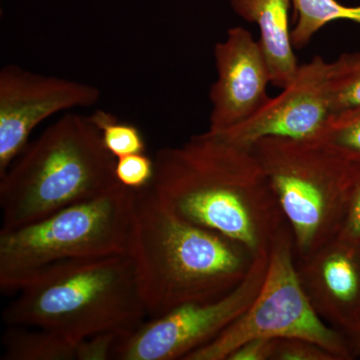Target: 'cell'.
Returning a JSON list of instances; mask_svg holds the SVG:
<instances>
[{
    "instance_id": "cell-1",
    "label": "cell",
    "mask_w": 360,
    "mask_h": 360,
    "mask_svg": "<svg viewBox=\"0 0 360 360\" xmlns=\"http://www.w3.org/2000/svg\"><path fill=\"white\" fill-rule=\"evenodd\" d=\"M148 186L161 205L189 224L226 236L253 255L269 251L288 226L251 148L215 132L161 148Z\"/></svg>"
},
{
    "instance_id": "cell-2",
    "label": "cell",
    "mask_w": 360,
    "mask_h": 360,
    "mask_svg": "<svg viewBox=\"0 0 360 360\" xmlns=\"http://www.w3.org/2000/svg\"><path fill=\"white\" fill-rule=\"evenodd\" d=\"M129 255L148 319L219 300L243 283L257 257L238 241L179 219L148 186L135 191Z\"/></svg>"
},
{
    "instance_id": "cell-3",
    "label": "cell",
    "mask_w": 360,
    "mask_h": 360,
    "mask_svg": "<svg viewBox=\"0 0 360 360\" xmlns=\"http://www.w3.org/2000/svg\"><path fill=\"white\" fill-rule=\"evenodd\" d=\"M146 317L129 255L49 267L18 290L2 312L8 326L47 329L77 340L123 338Z\"/></svg>"
},
{
    "instance_id": "cell-4",
    "label": "cell",
    "mask_w": 360,
    "mask_h": 360,
    "mask_svg": "<svg viewBox=\"0 0 360 360\" xmlns=\"http://www.w3.org/2000/svg\"><path fill=\"white\" fill-rule=\"evenodd\" d=\"M115 163L91 115L65 112L0 176L1 231L108 193L120 184Z\"/></svg>"
},
{
    "instance_id": "cell-5",
    "label": "cell",
    "mask_w": 360,
    "mask_h": 360,
    "mask_svg": "<svg viewBox=\"0 0 360 360\" xmlns=\"http://www.w3.org/2000/svg\"><path fill=\"white\" fill-rule=\"evenodd\" d=\"M134 200V189L117 184L98 198L0 231L1 292H18L56 264L129 255Z\"/></svg>"
},
{
    "instance_id": "cell-6",
    "label": "cell",
    "mask_w": 360,
    "mask_h": 360,
    "mask_svg": "<svg viewBox=\"0 0 360 360\" xmlns=\"http://www.w3.org/2000/svg\"><path fill=\"white\" fill-rule=\"evenodd\" d=\"M251 148L290 226L295 257L307 255L340 234L356 163L321 141L270 137Z\"/></svg>"
},
{
    "instance_id": "cell-7",
    "label": "cell",
    "mask_w": 360,
    "mask_h": 360,
    "mask_svg": "<svg viewBox=\"0 0 360 360\" xmlns=\"http://www.w3.org/2000/svg\"><path fill=\"white\" fill-rule=\"evenodd\" d=\"M283 338L314 341L340 360L354 359L347 335L319 317L303 290L290 226L270 248L266 276L252 304L217 338L184 360H227L246 341Z\"/></svg>"
},
{
    "instance_id": "cell-8",
    "label": "cell",
    "mask_w": 360,
    "mask_h": 360,
    "mask_svg": "<svg viewBox=\"0 0 360 360\" xmlns=\"http://www.w3.org/2000/svg\"><path fill=\"white\" fill-rule=\"evenodd\" d=\"M269 251L260 253L233 290L212 302L189 303L149 319L116 343L112 359L175 360L205 347L252 304L269 269Z\"/></svg>"
},
{
    "instance_id": "cell-9",
    "label": "cell",
    "mask_w": 360,
    "mask_h": 360,
    "mask_svg": "<svg viewBox=\"0 0 360 360\" xmlns=\"http://www.w3.org/2000/svg\"><path fill=\"white\" fill-rule=\"evenodd\" d=\"M101 101L94 85L49 77L7 65L0 70V176L28 146L35 127L47 118Z\"/></svg>"
},
{
    "instance_id": "cell-10",
    "label": "cell",
    "mask_w": 360,
    "mask_h": 360,
    "mask_svg": "<svg viewBox=\"0 0 360 360\" xmlns=\"http://www.w3.org/2000/svg\"><path fill=\"white\" fill-rule=\"evenodd\" d=\"M329 68L330 63L315 56L300 65L292 82L252 117L215 134L245 148L270 137L319 141L333 117Z\"/></svg>"
},
{
    "instance_id": "cell-11",
    "label": "cell",
    "mask_w": 360,
    "mask_h": 360,
    "mask_svg": "<svg viewBox=\"0 0 360 360\" xmlns=\"http://www.w3.org/2000/svg\"><path fill=\"white\" fill-rule=\"evenodd\" d=\"M217 78L210 91V131L233 129L252 117L269 101V63L250 30L232 27L224 41L215 44Z\"/></svg>"
},
{
    "instance_id": "cell-12",
    "label": "cell",
    "mask_w": 360,
    "mask_h": 360,
    "mask_svg": "<svg viewBox=\"0 0 360 360\" xmlns=\"http://www.w3.org/2000/svg\"><path fill=\"white\" fill-rule=\"evenodd\" d=\"M295 267L321 319L347 335L360 328V239L335 236L295 257Z\"/></svg>"
},
{
    "instance_id": "cell-13",
    "label": "cell",
    "mask_w": 360,
    "mask_h": 360,
    "mask_svg": "<svg viewBox=\"0 0 360 360\" xmlns=\"http://www.w3.org/2000/svg\"><path fill=\"white\" fill-rule=\"evenodd\" d=\"M239 18L255 23L259 30V42L266 58L271 84L284 89L297 72L290 26L292 0H229Z\"/></svg>"
},
{
    "instance_id": "cell-14",
    "label": "cell",
    "mask_w": 360,
    "mask_h": 360,
    "mask_svg": "<svg viewBox=\"0 0 360 360\" xmlns=\"http://www.w3.org/2000/svg\"><path fill=\"white\" fill-rule=\"evenodd\" d=\"M118 336L103 335L77 340L56 331L9 326L4 338V360L112 359Z\"/></svg>"
},
{
    "instance_id": "cell-15",
    "label": "cell",
    "mask_w": 360,
    "mask_h": 360,
    "mask_svg": "<svg viewBox=\"0 0 360 360\" xmlns=\"http://www.w3.org/2000/svg\"><path fill=\"white\" fill-rule=\"evenodd\" d=\"M296 23L291 30L295 49H303L324 26L347 20L360 25V6H345L338 0H292Z\"/></svg>"
},
{
    "instance_id": "cell-16",
    "label": "cell",
    "mask_w": 360,
    "mask_h": 360,
    "mask_svg": "<svg viewBox=\"0 0 360 360\" xmlns=\"http://www.w3.org/2000/svg\"><path fill=\"white\" fill-rule=\"evenodd\" d=\"M333 117L360 106V51L341 54L329 68Z\"/></svg>"
},
{
    "instance_id": "cell-17",
    "label": "cell",
    "mask_w": 360,
    "mask_h": 360,
    "mask_svg": "<svg viewBox=\"0 0 360 360\" xmlns=\"http://www.w3.org/2000/svg\"><path fill=\"white\" fill-rule=\"evenodd\" d=\"M91 118L101 131L104 146L115 158L146 153L143 135L134 124L120 122L115 115L103 110L94 111Z\"/></svg>"
},
{
    "instance_id": "cell-18",
    "label": "cell",
    "mask_w": 360,
    "mask_h": 360,
    "mask_svg": "<svg viewBox=\"0 0 360 360\" xmlns=\"http://www.w3.org/2000/svg\"><path fill=\"white\" fill-rule=\"evenodd\" d=\"M319 141L345 160L360 163V106L335 116Z\"/></svg>"
},
{
    "instance_id": "cell-19",
    "label": "cell",
    "mask_w": 360,
    "mask_h": 360,
    "mask_svg": "<svg viewBox=\"0 0 360 360\" xmlns=\"http://www.w3.org/2000/svg\"><path fill=\"white\" fill-rule=\"evenodd\" d=\"M155 174V160L146 153L116 158L115 176L122 186L141 191L150 184Z\"/></svg>"
},
{
    "instance_id": "cell-20",
    "label": "cell",
    "mask_w": 360,
    "mask_h": 360,
    "mask_svg": "<svg viewBox=\"0 0 360 360\" xmlns=\"http://www.w3.org/2000/svg\"><path fill=\"white\" fill-rule=\"evenodd\" d=\"M272 360H340L326 347L300 338H283L274 340Z\"/></svg>"
},
{
    "instance_id": "cell-21",
    "label": "cell",
    "mask_w": 360,
    "mask_h": 360,
    "mask_svg": "<svg viewBox=\"0 0 360 360\" xmlns=\"http://www.w3.org/2000/svg\"><path fill=\"white\" fill-rule=\"evenodd\" d=\"M338 236L347 238L360 239V163H356L355 167L347 217Z\"/></svg>"
},
{
    "instance_id": "cell-22",
    "label": "cell",
    "mask_w": 360,
    "mask_h": 360,
    "mask_svg": "<svg viewBox=\"0 0 360 360\" xmlns=\"http://www.w3.org/2000/svg\"><path fill=\"white\" fill-rule=\"evenodd\" d=\"M274 340L258 338L246 341L236 348L227 360H272Z\"/></svg>"
},
{
    "instance_id": "cell-23",
    "label": "cell",
    "mask_w": 360,
    "mask_h": 360,
    "mask_svg": "<svg viewBox=\"0 0 360 360\" xmlns=\"http://www.w3.org/2000/svg\"><path fill=\"white\" fill-rule=\"evenodd\" d=\"M347 338L354 359H360V328L354 333L347 335Z\"/></svg>"
}]
</instances>
